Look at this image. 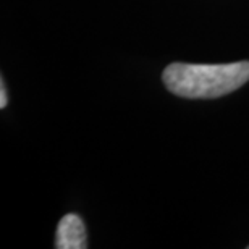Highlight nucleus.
Masks as SVG:
<instances>
[{
    "label": "nucleus",
    "instance_id": "3",
    "mask_svg": "<svg viewBox=\"0 0 249 249\" xmlns=\"http://www.w3.org/2000/svg\"><path fill=\"white\" fill-rule=\"evenodd\" d=\"M7 107V94H5V84L0 83V108Z\"/></svg>",
    "mask_w": 249,
    "mask_h": 249
},
{
    "label": "nucleus",
    "instance_id": "4",
    "mask_svg": "<svg viewBox=\"0 0 249 249\" xmlns=\"http://www.w3.org/2000/svg\"><path fill=\"white\" fill-rule=\"evenodd\" d=\"M248 248H249V246H248Z\"/></svg>",
    "mask_w": 249,
    "mask_h": 249
},
{
    "label": "nucleus",
    "instance_id": "2",
    "mask_svg": "<svg viewBox=\"0 0 249 249\" xmlns=\"http://www.w3.org/2000/svg\"><path fill=\"white\" fill-rule=\"evenodd\" d=\"M57 249H86V227L74 213L65 215L57 227L55 238Z\"/></svg>",
    "mask_w": 249,
    "mask_h": 249
},
{
    "label": "nucleus",
    "instance_id": "1",
    "mask_svg": "<svg viewBox=\"0 0 249 249\" xmlns=\"http://www.w3.org/2000/svg\"><path fill=\"white\" fill-rule=\"evenodd\" d=\"M172 94L185 99H217L249 81V62L225 65L172 63L162 73Z\"/></svg>",
    "mask_w": 249,
    "mask_h": 249
}]
</instances>
